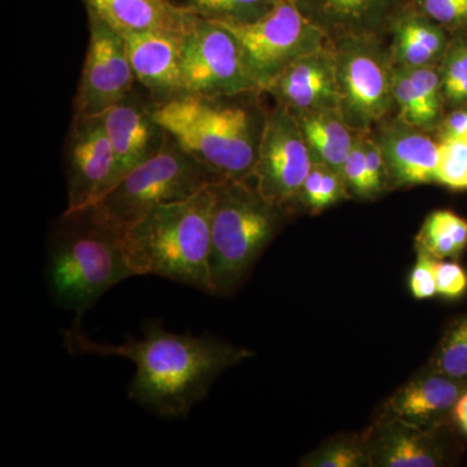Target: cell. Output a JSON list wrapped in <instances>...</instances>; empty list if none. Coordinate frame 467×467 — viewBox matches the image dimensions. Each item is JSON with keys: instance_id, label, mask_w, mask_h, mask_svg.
I'll return each instance as SVG.
<instances>
[{"instance_id": "cell-1", "label": "cell", "mask_w": 467, "mask_h": 467, "mask_svg": "<svg viewBox=\"0 0 467 467\" xmlns=\"http://www.w3.org/2000/svg\"><path fill=\"white\" fill-rule=\"evenodd\" d=\"M63 337L72 355L119 356L133 361L137 370L128 387L129 399L168 418L187 416L223 371L254 356L212 335L171 333L160 321L144 326L140 339L121 344L94 342L75 324L63 331Z\"/></svg>"}, {"instance_id": "cell-2", "label": "cell", "mask_w": 467, "mask_h": 467, "mask_svg": "<svg viewBox=\"0 0 467 467\" xmlns=\"http://www.w3.org/2000/svg\"><path fill=\"white\" fill-rule=\"evenodd\" d=\"M265 92L186 94L153 103V117L182 149L221 180L252 181L267 109Z\"/></svg>"}, {"instance_id": "cell-3", "label": "cell", "mask_w": 467, "mask_h": 467, "mask_svg": "<svg viewBox=\"0 0 467 467\" xmlns=\"http://www.w3.org/2000/svg\"><path fill=\"white\" fill-rule=\"evenodd\" d=\"M134 276L126 260L122 230L97 205L64 212L47 241L48 290L58 308L75 313L73 324L119 282Z\"/></svg>"}, {"instance_id": "cell-4", "label": "cell", "mask_w": 467, "mask_h": 467, "mask_svg": "<svg viewBox=\"0 0 467 467\" xmlns=\"http://www.w3.org/2000/svg\"><path fill=\"white\" fill-rule=\"evenodd\" d=\"M211 186L175 204L152 209L122 230L134 275H158L213 295L211 275Z\"/></svg>"}, {"instance_id": "cell-5", "label": "cell", "mask_w": 467, "mask_h": 467, "mask_svg": "<svg viewBox=\"0 0 467 467\" xmlns=\"http://www.w3.org/2000/svg\"><path fill=\"white\" fill-rule=\"evenodd\" d=\"M211 275L214 296H230L284 227L288 214L254 181L212 184Z\"/></svg>"}, {"instance_id": "cell-6", "label": "cell", "mask_w": 467, "mask_h": 467, "mask_svg": "<svg viewBox=\"0 0 467 467\" xmlns=\"http://www.w3.org/2000/svg\"><path fill=\"white\" fill-rule=\"evenodd\" d=\"M221 180L168 134L153 158L125 175L97 205L119 230L152 209L189 201Z\"/></svg>"}, {"instance_id": "cell-7", "label": "cell", "mask_w": 467, "mask_h": 467, "mask_svg": "<svg viewBox=\"0 0 467 467\" xmlns=\"http://www.w3.org/2000/svg\"><path fill=\"white\" fill-rule=\"evenodd\" d=\"M339 109L356 133H370L395 109L393 66L384 38L349 39L333 46Z\"/></svg>"}, {"instance_id": "cell-8", "label": "cell", "mask_w": 467, "mask_h": 467, "mask_svg": "<svg viewBox=\"0 0 467 467\" xmlns=\"http://www.w3.org/2000/svg\"><path fill=\"white\" fill-rule=\"evenodd\" d=\"M218 24L235 36L245 66L263 92L285 67L330 45L324 34L301 14L294 0H282L256 23Z\"/></svg>"}, {"instance_id": "cell-9", "label": "cell", "mask_w": 467, "mask_h": 467, "mask_svg": "<svg viewBox=\"0 0 467 467\" xmlns=\"http://www.w3.org/2000/svg\"><path fill=\"white\" fill-rule=\"evenodd\" d=\"M182 76L184 90L192 94L227 97L261 91L235 36L220 24L196 15L183 36Z\"/></svg>"}, {"instance_id": "cell-10", "label": "cell", "mask_w": 467, "mask_h": 467, "mask_svg": "<svg viewBox=\"0 0 467 467\" xmlns=\"http://www.w3.org/2000/svg\"><path fill=\"white\" fill-rule=\"evenodd\" d=\"M313 159L290 110L275 103L267 109L259 158L252 181L261 195L290 216L299 211L300 192Z\"/></svg>"}, {"instance_id": "cell-11", "label": "cell", "mask_w": 467, "mask_h": 467, "mask_svg": "<svg viewBox=\"0 0 467 467\" xmlns=\"http://www.w3.org/2000/svg\"><path fill=\"white\" fill-rule=\"evenodd\" d=\"M453 420L422 423L382 413L362 432L370 467L456 465L463 451Z\"/></svg>"}, {"instance_id": "cell-12", "label": "cell", "mask_w": 467, "mask_h": 467, "mask_svg": "<svg viewBox=\"0 0 467 467\" xmlns=\"http://www.w3.org/2000/svg\"><path fill=\"white\" fill-rule=\"evenodd\" d=\"M90 38L77 88L75 117H100L135 88L133 66L121 34L88 17Z\"/></svg>"}, {"instance_id": "cell-13", "label": "cell", "mask_w": 467, "mask_h": 467, "mask_svg": "<svg viewBox=\"0 0 467 467\" xmlns=\"http://www.w3.org/2000/svg\"><path fill=\"white\" fill-rule=\"evenodd\" d=\"M67 207L98 204L116 186V159L101 117H73L67 137Z\"/></svg>"}, {"instance_id": "cell-14", "label": "cell", "mask_w": 467, "mask_h": 467, "mask_svg": "<svg viewBox=\"0 0 467 467\" xmlns=\"http://www.w3.org/2000/svg\"><path fill=\"white\" fill-rule=\"evenodd\" d=\"M331 46L358 38H384L413 0H294Z\"/></svg>"}, {"instance_id": "cell-15", "label": "cell", "mask_w": 467, "mask_h": 467, "mask_svg": "<svg viewBox=\"0 0 467 467\" xmlns=\"http://www.w3.org/2000/svg\"><path fill=\"white\" fill-rule=\"evenodd\" d=\"M100 117L115 152L116 184L153 158L167 140V131L153 117L152 100L135 88Z\"/></svg>"}, {"instance_id": "cell-16", "label": "cell", "mask_w": 467, "mask_h": 467, "mask_svg": "<svg viewBox=\"0 0 467 467\" xmlns=\"http://www.w3.org/2000/svg\"><path fill=\"white\" fill-rule=\"evenodd\" d=\"M386 162L389 190L436 183L441 142L429 131L398 117L383 119L370 131Z\"/></svg>"}, {"instance_id": "cell-17", "label": "cell", "mask_w": 467, "mask_h": 467, "mask_svg": "<svg viewBox=\"0 0 467 467\" xmlns=\"http://www.w3.org/2000/svg\"><path fill=\"white\" fill-rule=\"evenodd\" d=\"M265 94L292 115L339 109L333 46L304 55L285 67L267 86Z\"/></svg>"}, {"instance_id": "cell-18", "label": "cell", "mask_w": 467, "mask_h": 467, "mask_svg": "<svg viewBox=\"0 0 467 467\" xmlns=\"http://www.w3.org/2000/svg\"><path fill=\"white\" fill-rule=\"evenodd\" d=\"M183 36L147 33L124 36L135 78L155 104L186 94L182 76Z\"/></svg>"}, {"instance_id": "cell-19", "label": "cell", "mask_w": 467, "mask_h": 467, "mask_svg": "<svg viewBox=\"0 0 467 467\" xmlns=\"http://www.w3.org/2000/svg\"><path fill=\"white\" fill-rule=\"evenodd\" d=\"M88 17L122 36L167 33L183 36L195 15L171 0H82Z\"/></svg>"}, {"instance_id": "cell-20", "label": "cell", "mask_w": 467, "mask_h": 467, "mask_svg": "<svg viewBox=\"0 0 467 467\" xmlns=\"http://www.w3.org/2000/svg\"><path fill=\"white\" fill-rule=\"evenodd\" d=\"M465 392L467 380L423 368L393 393L383 405L382 413L422 423L450 422L453 420L454 407Z\"/></svg>"}, {"instance_id": "cell-21", "label": "cell", "mask_w": 467, "mask_h": 467, "mask_svg": "<svg viewBox=\"0 0 467 467\" xmlns=\"http://www.w3.org/2000/svg\"><path fill=\"white\" fill-rule=\"evenodd\" d=\"M451 33L411 7L393 24L387 36L395 67H441Z\"/></svg>"}, {"instance_id": "cell-22", "label": "cell", "mask_w": 467, "mask_h": 467, "mask_svg": "<svg viewBox=\"0 0 467 467\" xmlns=\"http://www.w3.org/2000/svg\"><path fill=\"white\" fill-rule=\"evenodd\" d=\"M308 146L313 162H321L343 175L344 162L356 140L339 109L294 115Z\"/></svg>"}, {"instance_id": "cell-23", "label": "cell", "mask_w": 467, "mask_h": 467, "mask_svg": "<svg viewBox=\"0 0 467 467\" xmlns=\"http://www.w3.org/2000/svg\"><path fill=\"white\" fill-rule=\"evenodd\" d=\"M416 250L436 260H459L467 250V220L450 209L431 212L414 239Z\"/></svg>"}, {"instance_id": "cell-24", "label": "cell", "mask_w": 467, "mask_h": 467, "mask_svg": "<svg viewBox=\"0 0 467 467\" xmlns=\"http://www.w3.org/2000/svg\"><path fill=\"white\" fill-rule=\"evenodd\" d=\"M282 0H178L190 14L223 24L256 23L273 11Z\"/></svg>"}, {"instance_id": "cell-25", "label": "cell", "mask_w": 467, "mask_h": 467, "mask_svg": "<svg viewBox=\"0 0 467 467\" xmlns=\"http://www.w3.org/2000/svg\"><path fill=\"white\" fill-rule=\"evenodd\" d=\"M352 198L339 171L321 162H313L300 192V208L318 214L337 202Z\"/></svg>"}, {"instance_id": "cell-26", "label": "cell", "mask_w": 467, "mask_h": 467, "mask_svg": "<svg viewBox=\"0 0 467 467\" xmlns=\"http://www.w3.org/2000/svg\"><path fill=\"white\" fill-rule=\"evenodd\" d=\"M425 368L467 380V313L447 326Z\"/></svg>"}, {"instance_id": "cell-27", "label": "cell", "mask_w": 467, "mask_h": 467, "mask_svg": "<svg viewBox=\"0 0 467 467\" xmlns=\"http://www.w3.org/2000/svg\"><path fill=\"white\" fill-rule=\"evenodd\" d=\"M445 109L467 104V32L451 33V45L441 67Z\"/></svg>"}, {"instance_id": "cell-28", "label": "cell", "mask_w": 467, "mask_h": 467, "mask_svg": "<svg viewBox=\"0 0 467 467\" xmlns=\"http://www.w3.org/2000/svg\"><path fill=\"white\" fill-rule=\"evenodd\" d=\"M306 467H367L368 454L362 434L340 435L300 461Z\"/></svg>"}, {"instance_id": "cell-29", "label": "cell", "mask_w": 467, "mask_h": 467, "mask_svg": "<svg viewBox=\"0 0 467 467\" xmlns=\"http://www.w3.org/2000/svg\"><path fill=\"white\" fill-rule=\"evenodd\" d=\"M422 109L423 130L434 133L445 113L439 67H407Z\"/></svg>"}, {"instance_id": "cell-30", "label": "cell", "mask_w": 467, "mask_h": 467, "mask_svg": "<svg viewBox=\"0 0 467 467\" xmlns=\"http://www.w3.org/2000/svg\"><path fill=\"white\" fill-rule=\"evenodd\" d=\"M436 184L454 192H467V140H441Z\"/></svg>"}, {"instance_id": "cell-31", "label": "cell", "mask_w": 467, "mask_h": 467, "mask_svg": "<svg viewBox=\"0 0 467 467\" xmlns=\"http://www.w3.org/2000/svg\"><path fill=\"white\" fill-rule=\"evenodd\" d=\"M413 7L450 33L467 32V0H413Z\"/></svg>"}, {"instance_id": "cell-32", "label": "cell", "mask_w": 467, "mask_h": 467, "mask_svg": "<svg viewBox=\"0 0 467 467\" xmlns=\"http://www.w3.org/2000/svg\"><path fill=\"white\" fill-rule=\"evenodd\" d=\"M393 99L395 109L398 110L396 117L405 124L423 130L422 109L407 67H395Z\"/></svg>"}, {"instance_id": "cell-33", "label": "cell", "mask_w": 467, "mask_h": 467, "mask_svg": "<svg viewBox=\"0 0 467 467\" xmlns=\"http://www.w3.org/2000/svg\"><path fill=\"white\" fill-rule=\"evenodd\" d=\"M343 177L352 198L374 201L373 192H371L370 182H368L362 133L356 134L355 143H353L348 158L344 162Z\"/></svg>"}, {"instance_id": "cell-34", "label": "cell", "mask_w": 467, "mask_h": 467, "mask_svg": "<svg viewBox=\"0 0 467 467\" xmlns=\"http://www.w3.org/2000/svg\"><path fill=\"white\" fill-rule=\"evenodd\" d=\"M436 292L445 299H459L467 291V272L457 260H436Z\"/></svg>"}, {"instance_id": "cell-35", "label": "cell", "mask_w": 467, "mask_h": 467, "mask_svg": "<svg viewBox=\"0 0 467 467\" xmlns=\"http://www.w3.org/2000/svg\"><path fill=\"white\" fill-rule=\"evenodd\" d=\"M416 264L409 276V290L414 299H431L438 295L435 279L436 259L425 251L416 250Z\"/></svg>"}, {"instance_id": "cell-36", "label": "cell", "mask_w": 467, "mask_h": 467, "mask_svg": "<svg viewBox=\"0 0 467 467\" xmlns=\"http://www.w3.org/2000/svg\"><path fill=\"white\" fill-rule=\"evenodd\" d=\"M362 140H364L368 182H370L374 199H377L384 192H389V174H387L386 162H384L382 150L378 146L373 135L362 133Z\"/></svg>"}, {"instance_id": "cell-37", "label": "cell", "mask_w": 467, "mask_h": 467, "mask_svg": "<svg viewBox=\"0 0 467 467\" xmlns=\"http://www.w3.org/2000/svg\"><path fill=\"white\" fill-rule=\"evenodd\" d=\"M453 422L457 429L467 436V392L461 396L459 402L453 409Z\"/></svg>"}, {"instance_id": "cell-38", "label": "cell", "mask_w": 467, "mask_h": 467, "mask_svg": "<svg viewBox=\"0 0 467 467\" xmlns=\"http://www.w3.org/2000/svg\"><path fill=\"white\" fill-rule=\"evenodd\" d=\"M463 107H465V109H466V113H467V104H466V106H463Z\"/></svg>"}]
</instances>
